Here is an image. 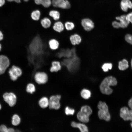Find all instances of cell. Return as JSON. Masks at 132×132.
<instances>
[{"mask_svg":"<svg viewBox=\"0 0 132 132\" xmlns=\"http://www.w3.org/2000/svg\"><path fill=\"white\" fill-rule=\"evenodd\" d=\"M41 23L42 26L44 28L47 29L49 28L51 24V22L48 18H44L41 21Z\"/></svg>","mask_w":132,"mask_h":132,"instance_id":"obj_23","label":"cell"},{"mask_svg":"<svg viewBox=\"0 0 132 132\" xmlns=\"http://www.w3.org/2000/svg\"><path fill=\"white\" fill-rule=\"evenodd\" d=\"M98 108L99 110L98 115L99 119L107 121H109L111 118L110 115L108 107L106 103L99 101L98 104Z\"/></svg>","mask_w":132,"mask_h":132,"instance_id":"obj_3","label":"cell"},{"mask_svg":"<svg viewBox=\"0 0 132 132\" xmlns=\"http://www.w3.org/2000/svg\"><path fill=\"white\" fill-rule=\"evenodd\" d=\"M38 103L39 106L41 108H44L49 106V101L47 98L44 97L40 99Z\"/></svg>","mask_w":132,"mask_h":132,"instance_id":"obj_20","label":"cell"},{"mask_svg":"<svg viewBox=\"0 0 132 132\" xmlns=\"http://www.w3.org/2000/svg\"><path fill=\"white\" fill-rule=\"evenodd\" d=\"M35 90V87L33 84L32 83H30L27 85L26 91L27 92L32 94L34 92Z\"/></svg>","mask_w":132,"mask_h":132,"instance_id":"obj_28","label":"cell"},{"mask_svg":"<svg viewBox=\"0 0 132 132\" xmlns=\"http://www.w3.org/2000/svg\"><path fill=\"white\" fill-rule=\"evenodd\" d=\"M125 40L128 43L132 45V35L130 34H127L125 36Z\"/></svg>","mask_w":132,"mask_h":132,"instance_id":"obj_32","label":"cell"},{"mask_svg":"<svg viewBox=\"0 0 132 132\" xmlns=\"http://www.w3.org/2000/svg\"><path fill=\"white\" fill-rule=\"evenodd\" d=\"M8 128L4 124L0 126V132H8Z\"/></svg>","mask_w":132,"mask_h":132,"instance_id":"obj_33","label":"cell"},{"mask_svg":"<svg viewBox=\"0 0 132 132\" xmlns=\"http://www.w3.org/2000/svg\"><path fill=\"white\" fill-rule=\"evenodd\" d=\"M126 15H123L120 16L116 17V19L120 21V22H118L120 28H125L129 24L130 22L126 20Z\"/></svg>","mask_w":132,"mask_h":132,"instance_id":"obj_12","label":"cell"},{"mask_svg":"<svg viewBox=\"0 0 132 132\" xmlns=\"http://www.w3.org/2000/svg\"><path fill=\"white\" fill-rule=\"evenodd\" d=\"M1 44H0V51L1 50Z\"/></svg>","mask_w":132,"mask_h":132,"instance_id":"obj_42","label":"cell"},{"mask_svg":"<svg viewBox=\"0 0 132 132\" xmlns=\"http://www.w3.org/2000/svg\"><path fill=\"white\" fill-rule=\"evenodd\" d=\"M48 43L50 48L52 50H56L59 47V43L57 40L55 39H50Z\"/></svg>","mask_w":132,"mask_h":132,"instance_id":"obj_19","label":"cell"},{"mask_svg":"<svg viewBox=\"0 0 132 132\" xmlns=\"http://www.w3.org/2000/svg\"><path fill=\"white\" fill-rule=\"evenodd\" d=\"M53 30L55 31L60 33L64 29V27L63 23L61 22L58 21L55 22L53 27Z\"/></svg>","mask_w":132,"mask_h":132,"instance_id":"obj_17","label":"cell"},{"mask_svg":"<svg viewBox=\"0 0 132 132\" xmlns=\"http://www.w3.org/2000/svg\"><path fill=\"white\" fill-rule=\"evenodd\" d=\"M23 0L25 2H27L29 0Z\"/></svg>","mask_w":132,"mask_h":132,"instance_id":"obj_43","label":"cell"},{"mask_svg":"<svg viewBox=\"0 0 132 132\" xmlns=\"http://www.w3.org/2000/svg\"><path fill=\"white\" fill-rule=\"evenodd\" d=\"M6 69L5 67L0 64V75L4 74Z\"/></svg>","mask_w":132,"mask_h":132,"instance_id":"obj_35","label":"cell"},{"mask_svg":"<svg viewBox=\"0 0 132 132\" xmlns=\"http://www.w3.org/2000/svg\"><path fill=\"white\" fill-rule=\"evenodd\" d=\"M0 64L7 68L10 64V62L9 58L4 55H0Z\"/></svg>","mask_w":132,"mask_h":132,"instance_id":"obj_18","label":"cell"},{"mask_svg":"<svg viewBox=\"0 0 132 132\" xmlns=\"http://www.w3.org/2000/svg\"><path fill=\"white\" fill-rule=\"evenodd\" d=\"M81 24L84 29L90 31L94 27V23L89 18H84L81 21Z\"/></svg>","mask_w":132,"mask_h":132,"instance_id":"obj_11","label":"cell"},{"mask_svg":"<svg viewBox=\"0 0 132 132\" xmlns=\"http://www.w3.org/2000/svg\"><path fill=\"white\" fill-rule=\"evenodd\" d=\"M34 78L37 83L39 84H45L48 81V77L47 74L43 72L38 71L34 75Z\"/></svg>","mask_w":132,"mask_h":132,"instance_id":"obj_5","label":"cell"},{"mask_svg":"<svg viewBox=\"0 0 132 132\" xmlns=\"http://www.w3.org/2000/svg\"><path fill=\"white\" fill-rule=\"evenodd\" d=\"M34 1L36 4H41L45 8L49 7L52 3L51 0H34Z\"/></svg>","mask_w":132,"mask_h":132,"instance_id":"obj_21","label":"cell"},{"mask_svg":"<svg viewBox=\"0 0 132 132\" xmlns=\"http://www.w3.org/2000/svg\"><path fill=\"white\" fill-rule=\"evenodd\" d=\"M8 2H14L17 3H19L21 2V0H6Z\"/></svg>","mask_w":132,"mask_h":132,"instance_id":"obj_37","label":"cell"},{"mask_svg":"<svg viewBox=\"0 0 132 132\" xmlns=\"http://www.w3.org/2000/svg\"><path fill=\"white\" fill-rule=\"evenodd\" d=\"M3 97L4 101L10 107L14 106L17 101V97L13 93L6 92L4 94Z\"/></svg>","mask_w":132,"mask_h":132,"instance_id":"obj_7","label":"cell"},{"mask_svg":"<svg viewBox=\"0 0 132 132\" xmlns=\"http://www.w3.org/2000/svg\"><path fill=\"white\" fill-rule=\"evenodd\" d=\"M120 5L121 9L124 12L127 11L128 8H132V3L130 0H122Z\"/></svg>","mask_w":132,"mask_h":132,"instance_id":"obj_13","label":"cell"},{"mask_svg":"<svg viewBox=\"0 0 132 132\" xmlns=\"http://www.w3.org/2000/svg\"><path fill=\"white\" fill-rule=\"evenodd\" d=\"M131 126L132 127V122L131 123Z\"/></svg>","mask_w":132,"mask_h":132,"instance_id":"obj_46","label":"cell"},{"mask_svg":"<svg viewBox=\"0 0 132 132\" xmlns=\"http://www.w3.org/2000/svg\"><path fill=\"white\" fill-rule=\"evenodd\" d=\"M61 98V96L59 95L51 96L49 100V108L56 110L59 109L60 107V100Z\"/></svg>","mask_w":132,"mask_h":132,"instance_id":"obj_8","label":"cell"},{"mask_svg":"<svg viewBox=\"0 0 132 132\" xmlns=\"http://www.w3.org/2000/svg\"><path fill=\"white\" fill-rule=\"evenodd\" d=\"M129 67L128 61L125 59H123L119 62L118 68L121 70H124L127 69Z\"/></svg>","mask_w":132,"mask_h":132,"instance_id":"obj_22","label":"cell"},{"mask_svg":"<svg viewBox=\"0 0 132 132\" xmlns=\"http://www.w3.org/2000/svg\"><path fill=\"white\" fill-rule=\"evenodd\" d=\"M52 66L50 68L51 72H56L61 69V66L60 62L57 61H53L51 63Z\"/></svg>","mask_w":132,"mask_h":132,"instance_id":"obj_14","label":"cell"},{"mask_svg":"<svg viewBox=\"0 0 132 132\" xmlns=\"http://www.w3.org/2000/svg\"><path fill=\"white\" fill-rule=\"evenodd\" d=\"M3 37V35L2 32L0 30V41L2 40Z\"/></svg>","mask_w":132,"mask_h":132,"instance_id":"obj_40","label":"cell"},{"mask_svg":"<svg viewBox=\"0 0 132 132\" xmlns=\"http://www.w3.org/2000/svg\"><path fill=\"white\" fill-rule=\"evenodd\" d=\"M126 20L132 24V12L126 15Z\"/></svg>","mask_w":132,"mask_h":132,"instance_id":"obj_34","label":"cell"},{"mask_svg":"<svg viewBox=\"0 0 132 132\" xmlns=\"http://www.w3.org/2000/svg\"><path fill=\"white\" fill-rule=\"evenodd\" d=\"M132 110H129L125 107L122 108L120 110V116L125 121H131L132 118Z\"/></svg>","mask_w":132,"mask_h":132,"instance_id":"obj_10","label":"cell"},{"mask_svg":"<svg viewBox=\"0 0 132 132\" xmlns=\"http://www.w3.org/2000/svg\"><path fill=\"white\" fill-rule=\"evenodd\" d=\"M69 39L71 44L73 45L78 44L81 41L80 36L77 34L71 35L70 36Z\"/></svg>","mask_w":132,"mask_h":132,"instance_id":"obj_15","label":"cell"},{"mask_svg":"<svg viewBox=\"0 0 132 132\" xmlns=\"http://www.w3.org/2000/svg\"><path fill=\"white\" fill-rule=\"evenodd\" d=\"M75 110L69 107H66L65 110V112L67 115H73L75 112Z\"/></svg>","mask_w":132,"mask_h":132,"instance_id":"obj_31","label":"cell"},{"mask_svg":"<svg viewBox=\"0 0 132 132\" xmlns=\"http://www.w3.org/2000/svg\"><path fill=\"white\" fill-rule=\"evenodd\" d=\"M112 25L113 26L116 28H120L119 22L116 21H114L112 23Z\"/></svg>","mask_w":132,"mask_h":132,"instance_id":"obj_36","label":"cell"},{"mask_svg":"<svg viewBox=\"0 0 132 132\" xmlns=\"http://www.w3.org/2000/svg\"><path fill=\"white\" fill-rule=\"evenodd\" d=\"M5 3V0H0V7L3 6Z\"/></svg>","mask_w":132,"mask_h":132,"instance_id":"obj_39","label":"cell"},{"mask_svg":"<svg viewBox=\"0 0 132 132\" xmlns=\"http://www.w3.org/2000/svg\"><path fill=\"white\" fill-rule=\"evenodd\" d=\"M21 121L20 116L17 114H14L13 115L12 118L11 123L12 124L15 126L19 124Z\"/></svg>","mask_w":132,"mask_h":132,"instance_id":"obj_25","label":"cell"},{"mask_svg":"<svg viewBox=\"0 0 132 132\" xmlns=\"http://www.w3.org/2000/svg\"><path fill=\"white\" fill-rule=\"evenodd\" d=\"M41 13L39 11L36 10L33 11L31 14L32 19L35 21L38 20L40 19Z\"/></svg>","mask_w":132,"mask_h":132,"instance_id":"obj_27","label":"cell"},{"mask_svg":"<svg viewBox=\"0 0 132 132\" xmlns=\"http://www.w3.org/2000/svg\"><path fill=\"white\" fill-rule=\"evenodd\" d=\"M52 3L54 7L63 9H68L71 7L69 2L67 0H52Z\"/></svg>","mask_w":132,"mask_h":132,"instance_id":"obj_9","label":"cell"},{"mask_svg":"<svg viewBox=\"0 0 132 132\" xmlns=\"http://www.w3.org/2000/svg\"><path fill=\"white\" fill-rule=\"evenodd\" d=\"M72 54L71 56L68 58H63L60 62L61 66L66 67L69 72L72 73L78 70L80 60L77 55L75 48H72Z\"/></svg>","mask_w":132,"mask_h":132,"instance_id":"obj_1","label":"cell"},{"mask_svg":"<svg viewBox=\"0 0 132 132\" xmlns=\"http://www.w3.org/2000/svg\"><path fill=\"white\" fill-rule=\"evenodd\" d=\"M11 79L13 81L16 80L18 77L21 76L22 72V69L19 67L13 66L9 71Z\"/></svg>","mask_w":132,"mask_h":132,"instance_id":"obj_6","label":"cell"},{"mask_svg":"<svg viewBox=\"0 0 132 132\" xmlns=\"http://www.w3.org/2000/svg\"><path fill=\"white\" fill-rule=\"evenodd\" d=\"M15 132V130L12 128H8V132Z\"/></svg>","mask_w":132,"mask_h":132,"instance_id":"obj_41","label":"cell"},{"mask_svg":"<svg viewBox=\"0 0 132 132\" xmlns=\"http://www.w3.org/2000/svg\"><path fill=\"white\" fill-rule=\"evenodd\" d=\"M112 64L110 63H105L102 66V68L104 72H107L109 70L112 69Z\"/></svg>","mask_w":132,"mask_h":132,"instance_id":"obj_30","label":"cell"},{"mask_svg":"<svg viewBox=\"0 0 132 132\" xmlns=\"http://www.w3.org/2000/svg\"><path fill=\"white\" fill-rule=\"evenodd\" d=\"M117 81L116 78L112 76L105 78L102 81L100 86V89L101 92L107 95L111 94L112 89L110 87V86H114L117 85Z\"/></svg>","mask_w":132,"mask_h":132,"instance_id":"obj_2","label":"cell"},{"mask_svg":"<svg viewBox=\"0 0 132 132\" xmlns=\"http://www.w3.org/2000/svg\"><path fill=\"white\" fill-rule=\"evenodd\" d=\"M49 14L50 16L52 17L55 20H58L60 17V14L59 12L57 11L51 10L50 11Z\"/></svg>","mask_w":132,"mask_h":132,"instance_id":"obj_26","label":"cell"},{"mask_svg":"<svg viewBox=\"0 0 132 132\" xmlns=\"http://www.w3.org/2000/svg\"><path fill=\"white\" fill-rule=\"evenodd\" d=\"M128 105L130 108L132 110V98L129 101Z\"/></svg>","mask_w":132,"mask_h":132,"instance_id":"obj_38","label":"cell"},{"mask_svg":"<svg viewBox=\"0 0 132 132\" xmlns=\"http://www.w3.org/2000/svg\"><path fill=\"white\" fill-rule=\"evenodd\" d=\"M72 127L78 128L82 132H88L87 127L85 125L82 123H77L75 121H72L71 123Z\"/></svg>","mask_w":132,"mask_h":132,"instance_id":"obj_16","label":"cell"},{"mask_svg":"<svg viewBox=\"0 0 132 132\" xmlns=\"http://www.w3.org/2000/svg\"><path fill=\"white\" fill-rule=\"evenodd\" d=\"M92 113V110L89 106L87 105L83 106L80 111L77 113V117L80 121L87 123L89 121V117Z\"/></svg>","mask_w":132,"mask_h":132,"instance_id":"obj_4","label":"cell"},{"mask_svg":"<svg viewBox=\"0 0 132 132\" xmlns=\"http://www.w3.org/2000/svg\"><path fill=\"white\" fill-rule=\"evenodd\" d=\"M65 27L66 29L68 31L72 30L75 27V25L72 22H66L65 24Z\"/></svg>","mask_w":132,"mask_h":132,"instance_id":"obj_29","label":"cell"},{"mask_svg":"<svg viewBox=\"0 0 132 132\" xmlns=\"http://www.w3.org/2000/svg\"><path fill=\"white\" fill-rule=\"evenodd\" d=\"M131 64L132 67V59L131 60Z\"/></svg>","mask_w":132,"mask_h":132,"instance_id":"obj_45","label":"cell"},{"mask_svg":"<svg viewBox=\"0 0 132 132\" xmlns=\"http://www.w3.org/2000/svg\"><path fill=\"white\" fill-rule=\"evenodd\" d=\"M1 104L0 103V110L1 109Z\"/></svg>","mask_w":132,"mask_h":132,"instance_id":"obj_44","label":"cell"},{"mask_svg":"<svg viewBox=\"0 0 132 132\" xmlns=\"http://www.w3.org/2000/svg\"><path fill=\"white\" fill-rule=\"evenodd\" d=\"M80 95L83 98L87 99L91 97V93L90 91L88 89H83L81 91Z\"/></svg>","mask_w":132,"mask_h":132,"instance_id":"obj_24","label":"cell"}]
</instances>
